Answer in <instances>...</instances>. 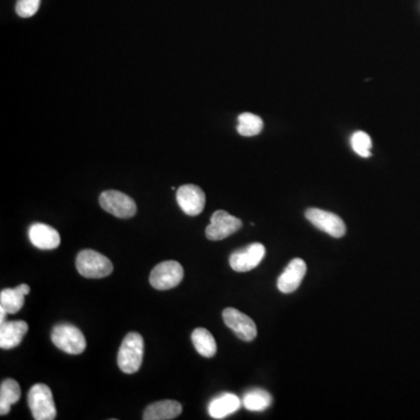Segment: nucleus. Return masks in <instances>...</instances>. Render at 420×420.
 Returning <instances> with one entry per match:
<instances>
[{
	"instance_id": "nucleus-13",
	"label": "nucleus",
	"mask_w": 420,
	"mask_h": 420,
	"mask_svg": "<svg viewBox=\"0 0 420 420\" xmlns=\"http://www.w3.org/2000/svg\"><path fill=\"white\" fill-rule=\"evenodd\" d=\"M31 243L41 250H53L61 243V237L58 231L51 225L36 223L31 225L29 231Z\"/></svg>"
},
{
	"instance_id": "nucleus-4",
	"label": "nucleus",
	"mask_w": 420,
	"mask_h": 420,
	"mask_svg": "<svg viewBox=\"0 0 420 420\" xmlns=\"http://www.w3.org/2000/svg\"><path fill=\"white\" fill-rule=\"evenodd\" d=\"M29 406L36 420H54L56 418L54 398L46 384L33 385L29 390Z\"/></svg>"
},
{
	"instance_id": "nucleus-21",
	"label": "nucleus",
	"mask_w": 420,
	"mask_h": 420,
	"mask_svg": "<svg viewBox=\"0 0 420 420\" xmlns=\"http://www.w3.org/2000/svg\"><path fill=\"white\" fill-rule=\"evenodd\" d=\"M263 130V121L254 113H244L238 117V133L244 137L260 135Z\"/></svg>"
},
{
	"instance_id": "nucleus-7",
	"label": "nucleus",
	"mask_w": 420,
	"mask_h": 420,
	"mask_svg": "<svg viewBox=\"0 0 420 420\" xmlns=\"http://www.w3.org/2000/svg\"><path fill=\"white\" fill-rule=\"evenodd\" d=\"M241 228L240 218L230 215L225 210H217L210 218V225L205 229V236L210 241H222Z\"/></svg>"
},
{
	"instance_id": "nucleus-23",
	"label": "nucleus",
	"mask_w": 420,
	"mask_h": 420,
	"mask_svg": "<svg viewBox=\"0 0 420 420\" xmlns=\"http://www.w3.org/2000/svg\"><path fill=\"white\" fill-rule=\"evenodd\" d=\"M41 0H18L16 11L21 18H31L38 12Z\"/></svg>"
},
{
	"instance_id": "nucleus-22",
	"label": "nucleus",
	"mask_w": 420,
	"mask_h": 420,
	"mask_svg": "<svg viewBox=\"0 0 420 420\" xmlns=\"http://www.w3.org/2000/svg\"><path fill=\"white\" fill-rule=\"evenodd\" d=\"M350 143L354 152L359 154V157L368 158L372 155V141L366 132H355L350 139Z\"/></svg>"
},
{
	"instance_id": "nucleus-19",
	"label": "nucleus",
	"mask_w": 420,
	"mask_h": 420,
	"mask_svg": "<svg viewBox=\"0 0 420 420\" xmlns=\"http://www.w3.org/2000/svg\"><path fill=\"white\" fill-rule=\"evenodd\" d=\"M192 341L196 352L201 357L210 359L215 355L216 350H217L215 339L212 337V333L207 331L205 328H196L195 331L192 333Z\"/></svg>"
},
{
	"instance_id": "nucleus-1",
	"label": "nucleus",
	"mask_w": 420,
	"mask_h": 420,
	"mask_svg": "<svg viewBox=\"0 0 420 420\" xmlns=\"http://www.w3.org/2000/svg\"><path fill=\"white\" fill-rule=\"evenodd\" d=\"M144 359V340L140 334L132 332L128 333L122 346L119 348L118 362L119 369L126 374H135L140 369L141 363Z\"/></svg>"
},
{
	"instance_id": "nucleus-16",
	"label": "nucleus",
	"mask_w": 420,
	"mask_h": 420,
	"mask_svg": "<svg viewBox=\"0 0 420 420\" xmlns=\"http://www.w3.org/2000/svg\"><path fill=\"white\" fill-rule=\"evenodd\" d=\"M183 405L175 401H160L148 405L144 411L145 420H170L179 417Z\"/></svg>"
},
{
	"instance_id": "nucleus-14",
	"label": "nucleus",
	"mask_w": 420,
	"mask_h": 420,
	"mask_svg": "<svg viewBox=\"0 0 420 420\" xmlns=\"http://www.w3.org/2000/svg\"><path fill=\"white\" fill-rule=\"evenodd\" d=\"M29 331L25 321H10L0 324V347L3 349H13L19 346Z\"/></svg>"
},
{
	"instance_id": "nucleus-20",
	"label": "nucleus",
	"mask_w": 420,
	"mask_h": 420,
	"mask_svg": "<svg viewBox=\"0 0 420 420\" xmlns=\"http://www.w3.org/2000/svg\"><path fill=\"white\" fill-rule=\"evenodd\" d=\"M272 403V396L263 389H254L244 395V408L254 412L267 410Z\"/></svg>"
},
{
	"instance_id": "nucleus-11",
	"label": "nucleus",
	"mask_w": 420,
	"mask_h": 420,
	"mask_svg": "<svg viewBox=\"0 0 420 420\" xmlns=\"http://www.w3.org/2000/svg\"><path fill=\"white\" fill-rule=\"evenodd\" d=\"M177 201L185 214L198 216L205 209V192L195 185H183L178 190Z\"/></svg>"
},
{
	"instance_id": "nucleus-8",
	"label": "nucleus",
	"mask_w": 420,
	"mask_h": 420,
	"mask_svg": "<svg viewBox=\"0 0 420 420\" xmlns=\"http://www.w3.org/2000/svg\"><path fill=\"white\" fill-rule=\"evenodd\" d=\"M306 218L321 231L331 235L332 237L341 238L346 235L347 227L344 220L337 214L322 209L309 208L306 212Z\"/></svg>"
},
{
	"instance_id": "nucleus-2",
	"label": "nucleus",
	"mask_w": 420,
	"mask_h": 420,
	"mask_svg": "<svg viewBox=\"0 0 420 420\" xmlns=\"http://www.w3.org/2000/svg\"><path fill=\"white\" fill-rule=\"evenodd\" d=\"M76 269L86 278H104L111 275L113 265L104 255L93 250L81 251L76 258Z\"/></svg>"
},
{
	"instance_id": "nucleus-10",
	"label": "nucleus",
	"mask_w": 420,
	"mask_h": 420,
	"mask_svg": "<svg viewBox=\"0 0 420 420\" xmlns=\"http://www.w3.org/2000/svg\"><path fill=\"white\" fill-rule=\"evenodd\" d=\"M225 324L234 332L241 340H254L257 337V327L254 320L235 308H225L222 313Z\"/></svg>"
},
{
	"instance_id": "nucleus-6",
	"label": "nucleus",
	"mask_w": 420,
	"mask_h": 420,
	"mask_svg": "<svg viewBox=\"0 0 420 420\" xmlns=\"http://www.w3.org/2000/svg\"><path fill=\"white\" fill-rule=\"evenodd\" d=\"M100 205L106 212L118 218H130L135 215V201L118 190H106L100 196Z\"/></svg>"
},
{
	"instance_id": "nucleus-15",
	"label": "nucleus",
	"mask_w": 420,
	"mask_h": 420,
	"mask_svg": "<svg viewBox=\"0 0 420 420\" xmlns=\"http://www.w3.org/2000/svg\"><path fill=\"white\" fill-rule=\"evenodd\" d=\"M241 408V399L234 394H222L209 403L208 412L214 419H225Z\"/></svg>"
},
{
	"instance_id": "nucleus-3",
	"label": "nucleus",
	"mask_w": 420,
	"mask_h": 420,
	"mask_svg": "<svg viewBox=\"0 0 420 420\" xmlns=\"http://www.w3.org/2000/svg\"><path fill=\"white\" fill-rule=\"evenodd\" d=\"M51 337L58 349L71 355L83 353L87 347L83 333L71 324H56L51 331Z\"/></svg>"
},
{
	"instance_id": "nucleus-12",
	"label": "nucleus",
	"mask_w": 420,
	"mask_h": 420,
	"mask_svg": "<svg viewBox=\"0 0 420 420\" xmlns=\"http://www.w3.org/2000/svg\"><path fill=\"white\" fill-rule=\"evenodd\" d=\"M306 272H307V265L304 260L300 258H294L291 260L289 265L284 270V272L280 275V280L277 282L278 290L280 292L286 293V294L294 292L295 290H298L299 286L302 284Z\"/></svg>"
},
{
	"instance_id": "nucleus-9",
	"label": "nucleus",
	"mask_w": 420,
	"mask_h": 420,
	"mask_svg": "<svg viewBox=\"0 0 420 420\" xmlns=\"http://www.w3.org/2000/svg\"><path fill=\"white\" fill-rule=\"evenodd\" d=\"M265 252L267 251L263 244L252 243L242 250L235 251L229 258V263L236 272H247L260 265Z\"/></svg>"
},
{
	"instance_id": "nucleus-17",
	"label": "nucleus",
	"mask_w": 420,
	"mask_h": 420,
	"mask_svg": "<svg viewBox=\"0 0 420 420\" xmlns=\"http://www.w3.org/2000/svg\"><path fill=\"white\" fill-rule=\"evenodd\" d=\"M31 292L27 284H20L16 289H5L0 293V307L7 313L16 314L25 305V295Z\"/></svg>"
},
{
	"instance_id": "nucleus-18",
	"label": "nucleus",
	"mask_w": 420,
	"mask_h": 420,
	"mask_svg": "<svg viewBox=\"0 0 420 420\" xmlns=\"http://www.w3.org/2000/svg\"><path fill=\"white\" fill-rule=\"evenodd\" d=\"M21 397V390L16 381L12 379H4L0 385V414L6 416L11 406L16 404Z\"/></svg>"
},
{
	"instance_id": "nucleus-5",
	"label": "nucleus",
	"mask_w": 420,
	"mask_h": 420,
	"mask_svg": "<svg viewBox=\"0 0 420 420\" xmlns=\"http://www.w3.org/2000/svg\"><path fill=\"white\" fill-rule=\"evenodd\" d=\"M183 280V267L175 260H167L154 267L150 275V282L159 291L177 287Z\"/></svg>"
},
{
	"instance_id": "nucleus-24",
	"label": "nucleus",
	"mask_w": 420,
	"mask_h": 420,
	"mask_svg": "<svg viewBox=\"0 0 420 420\" xmlns=\"http://www.w3.org/2000/svg\"><path fill=\"white\" fill-rule=\"evenodd\" d=\"M7 312L4 308L0 307V324L5 322V317H6Z\"/></svg>"
}]
</instances>
